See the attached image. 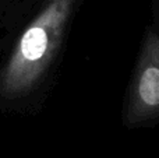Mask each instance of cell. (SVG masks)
<instances>
[{
	"label": "cell",
	"mask_w": 159,
	"mask_h": 158,
	"mask_svg": "<svg viewBox=\"0 0 159 158\" xmlns=\"http://www.w3.org/2000/svg\"><path fill=\"white\" fill-rule=\"evenodd\" d=\"M75 4L77 0H46L0 73L3 97L20 98L36 88L60 48Z\"/></svg>",
	"instance_id": "obj_1"
},
{
	"label": "cell",
	"mask_w": 159,
	"mask_h": 158,
	"mask_svg": "<svg viewBox=\"0 0 159 158\" xmlns=\"http://www.w3.org/2000/svg\"><path fill=\"white\" fill-rule=\"evenodd\" d=\"M123 119L129 128L159 119V34L154 30H148L144 36Z\"/></svg>",
	"instance_id": "obj_2"
}]
</instances>
